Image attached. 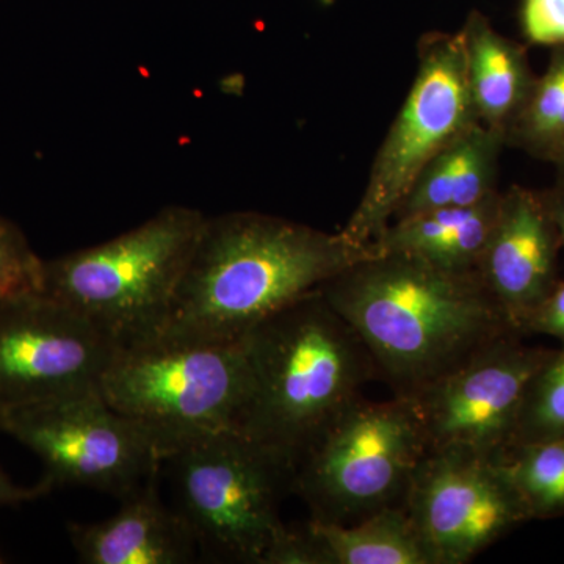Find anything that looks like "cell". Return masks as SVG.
Segmentation results:
<instances>
[{
	"mask_svg": "<svg viewBox=\"0 0 564 564\" xmlns=\"http://www.w3.org/2000/svg\"><path fill=\"white\" fill-rule=\"evenodd\" d=\"M174 510L209 562L262 564L284 532L282 500L293 494L291 463L237 430L193 440L163 459Z\"/></svg>",
	"mask_w": 564,
	"mask_h": 564,
	"instance_id": "obj_6",
	"label": "cell"
},
{
	"mask_svg": "<svg viewBox=\"0 0 564 564\" xmlns=\"http://www.w3.org/2000/svg\"><path fill=\"white\" fill-rule=\"evenodd\" d=\"M117 344L43 292L0 299V411L99 386Z\"/></svg>",
	"mask_w": 564,
	"mask_h": 564,
	"instance_id": "obj_12",
	"label": "cell"
},
{
	"mask_svg": "<svg viewBox=\"0 0 564 564\" xmlns=\"http://www.w3.org/2000/svg\"><path fill=\"white\" fill-rule=\"evenodd\" d=\"M503 144L502 133L474 122L422 170L392 221L423 212L477 206L491 198L499 192L497 172Z\"/></svg>",
	"mask_w": 564,
	"mask_h": 564,
	"instance_id": "obj_15",
	"label": "cell"
},
{
	"mask_svg": "<svg viewBox=\"0 0 564 564\" xmlns=\"http://www.w3.org/2000/svg\"><path fill=\"white\" fill-rule=\"evenodd\" d=\"M206 215L166 206L131 231L43 263V288L117 345L162 332Z\"/></svg>",
	"mask_w": 564,
	"mask_h": 564,
	"instance_id": "obj_4",
	"label": "cell"
},
{
	"mask_svg": "<svg viewBox=\"0 0 564 564\" xmlns=\"http://www.w3.org/2000/svg\"><path fill=\"white\" fill-rule=\"evenodd\" d=\"M552 352L510 334L408 399L426 452L464 451L499 462L511 447L527 389Z\"/></svg>",
	"mask_w": 564,
	"mask_h": 564,
	"instance_id": "obj_10",
	"label": "cell"
},
{
	"mask_svg": "<svg viewBox=\"0 0 564 564\" xmlns=\"http://www.w3.org/2000/svg\"><path fill=\"white\" fill-rule=\"evenodd\" d=\"M499 462L530 519L564 513V436L519 445Z\"/></svg>",
	"mask_w": 564,
	"mask_h": 564,
	"instance_id": "obj_20",
	"label": "cell"
},
{
	"mask_svg": "<svg viewBox=\"0 0 564 564\" xmlns=\"http://www.w3.org/2000/svg\"><path fill=\"white\" fill-rule=\"evenodd\" d=\"M560 166H562L563 172H564V161L562 163H560ZM563 185H564V182H563Z\"/></svg>",
	"mask_w": 564,
	"mask_h": 564,
	"instance_id": "obj_27",
	"label": "cell"
},
{
	"mask_svg": "<svg viewBox=\"0 0 564 564\" xmlns=\"http://www.w3.org/2000/svg\"><path fill=\"white\" fill-rule=\"evenodd\" d=\"M413 85L375 155L358 206L340 231L373 245L422 170L474 122L462 33H429L419 43Z\"/></svg>",
	"mask_w": 564,
	"mask_h": 564,
	"instance_id": "obj_8",
	"label": "cell"
},
{
	"mask_svg": "<svg viewBox=\"0 0 564 564\" xmlns=\"http://www.w3.org/2000/svg\"><path fill=\"white\" fill-rule=\"evenodd\" d=\"M99 392L144 430L162 458L181 445L237 430L250 393L242 340L176 343L162 337L117 345Z\"/></svg>",
	"mask_w": 564,
	"mask_h": 564,
	"instance_id": "obj_5",
	"label": "cell"
},
{
	"mask_svg": "<svg viewBox=\"0 0 564 564\" xmlns=\"http://www.w3.org/2000/svg\"><path fill=\"white\" fill-rule=\"evenodd\" d=\"M560 243L545 195L519 187L502 193L477 274L519 333L554 291Z\"/></svg>",
	"mask_w": 564,
	"mask_h": 564,
	"instance_id": "obj_13",
	"label": "cell"
},
{
	"mask_svg": "<svg viewBox=\"0 0 564 564\" xmlns=\"http://www.w3.org/2000/svg\"><path fill=\"white\" fill-rule=\"evenodd\" d=\"M0 563H2V560H0Z\"/></svg>",
	"mask_w": 564,
	"mask_h": 564,
	"instance_id": "obj_28",
	"label": "cell"
},
{
	"mask_svg": "<svg viewBox=\"0 0 564 564\" xmlns=\"http://www.w3.org/2000/svg\"><path fill=\"white\" fill-rule=\"evenodd\" d=\"M403 508L432 564H466L530 521L502 464L464 451L426 452Z\"/></svg>",
	"mask_w": 564,
	"mask_h": 564,
	"instance_id": "obj_11",
	"label": "cell"
},
{
	"mask_svg": "<svg viewBox=\"0 0 564 564\" xmlns=\"http://www.w3.org/2000/svg\"><path fill=\"white\" fill-rule=\"evenodd\" d=\"M323 299L361 337L378 380L411 399L510 334L499 304L474 273L378 251L325 282Z\"/></svg>",
	"mask_w": 564,
	"mask_h": 564,
	"instance_id": "obj_1",
	"label": "cell"
},
{
	"mask_svg": "<svg viewBox=\"0 0 564 564\" xmlns=\"http://www.w3.org/2000/svg\"><path fill=\"white\" fill-rule=\"evenodd\" d=\"M547 199L549 210H551L552 220L555 223L556 232L560 240L564 243V185L560 191L545 196Z\"/></svg>",
	"mask_w": 564,
	"mask_h": 564,
	"instance_id": "obj_26",
	"label": "cell"
},
{
	"mask_svg": "<svg viewBox=\"0 0 564 564\" xmlns=\"http://www.w3.org/2000/svg\"><path fill=\"white\" fill-rule=\"evenodd\" d=\"M505 143L556 165L564 161V46L556 47L543 76L534 77Z\"/></svg>",
	"mask_w": 564,
	"mask_h": 564,
	"instance_id": "obj_19",
	"label": "cell"
},
{
	"mask_svg": "<svg viewBox=\"0 0 564 564\" xmlns=\"http://www.w3.org/2000/svg\"><path fill=\"white\" fill-rule=\"evenodd\" d=\"M459 33L475 117L505 139L534 82L525 51L494 31L480 13L470 14Z\"/></svg>",
	"mask_w": 564,
	"mask_h": 564,
	"instance_id": "obj_17",
	"label": "cell"
},
{
	"mask_svg": "<svg viewBox=\"0 0 564 564\" xmlns=\"http://www.w3.org/2000/svg\"><path fill=\"white\" fill-rule=\"evenodd\" d=\"M425 454L410 400L377 403L361 395L295 464L293 494L307 505L311 519L352 524L403 505Z\"/></svg>",
	"mask_w": 564,
	"mask_h": 564,
	"instance_id": "obj_7",
	"label": "cell"
},
{
	"mask_svg": "<svg viewBox=\"0 0 564 564\" xmlns=\"http://www.w3.org/2000/svg\"><path fill=\"white\" fill-rule=\"evenodd\" d=\"M300 527L310 564H432L403 505L352 524L310 519Z\"/></svg>",
	"mask_w": 564,
	"mask_h": 564,
	"instance_id": "obj_18",
	"label": "cell"
},
{
	"mask_svg": "<svg viewBox=\"0 0 564 564\" xmlns=\"http://www.w3.org/2000/svg\"><path fill=\"white\" fill-rule=\"evenodd\" d=\"M375 245L258 212L206 217L155 337L231 344L369 258Z\"/></svg>",
	"mask_w": 564,
	"mask_h": 564,
	"instance_id": "obj_2",
	"label": "cell"
},
{
	"mask_svg": "<svg viewBox=\"0 0 564 564\" xmlns=\"http://www.w3.org/2000/svg\"><path fill=\"white\" fill-rule=\"evenodd\" d=\"M0 432L39 456L46 492L80 486L121 500L163 467L150 434L98 388L0 411Z\"/></svg>",
	"mask_w": 564,
	"mask_h": 564,
	"instance_id": "obj_9",
	"label": "cell"
},
{
	"mask_svg": "<svg viewBox=\"0 0 564 564\" xmlns=\"http://www.w3.org/2000/svg\"><path fill=\"white\" fill-rule=\"evenodd\" d=\"M522 333L545 334L564 344V282H556L554 291L530 315Z\"/></svg>",
	"mask_w": 564,
	"mask_h": 564,
	"instance_id": "obj_24",
	"label": "cell"
},
{
	"mask_svg": "<svg viewBox=\"0 0 564 564\" xmlns=\"http://www.w3.org/2000/svg\"><path fill=\"white\" fill-rule=\"evenodd\" d=\"M522 31L540 46H564V0H524Z\"/></svg>",
	"mask_w": 564,
	"mask_h": 564,
	"instance_id": "obj_23",
	"label": "cell"
},
{
	"mask_svg": "<svg viewBox=\"0 0 564 564\" xmlns=\"http://www.w3.org/2000/svg\"><path fill=\"white\" fill-rule=\"evenodd\" d=\"M250 393L237 432L291 463L377 380L361 337L321 291L245 334Z\"/></svg>",
	"mask_w": 564,
	"mask_h": 564,
	"instance_id": "obj_3",
	"label": "cell"
},
{
	"mask_svg": "<svg viewBox=\"0 0 564 564\" xmlns=\"http://www.w3.org/2000/svg\"><path fill=\"white\" fill-rule=\"evenodd\" d=\"M502 192L470 207L423 212L392 221L378 237V251L413 256L454 273L477 272L492 231Z\"/></svg>",
	"mask_w": 564,
	"mask_h": 564,
	"instance_id": "obj_16",
	"label": "cell"
},
{
	"mask_svg": "<svg viewBox=\"0 0 564 564\" xmlns=\"http://www.w3.org/2000/svg\"><path fill=\"white\" fill-rule=\"evenodd\" d=\"M564 436V347L534 375L522 402L511 441L519 445L543 443Z\"/></svg>",
	"mask_w": 564,
	"mask_h": 564,
	"instance_id": "obj_21",
	"label": "cell"
},
{
	"mask_svg": "<svg viewBox=\"0 0 564 564\" xmlns=\"http://www.w3.org/2000/svg\"><path fill=\"white\" fill-rule=\"evenodd\" d=\"M43 263L21 229L0 215V299L40 292Z\"/></svg>",
	"mask_w": 564,
	"mask_h": 564,
	"instance_id": "obj_22",
	"label": "cell"
},
{
	"mask_svg": "<svg viewBox=\"0 0 564 564\" xmlns=\"http://www.w3.org/2000/svg\"><path fill=\"white\" fill-rule=\"evenodd\" d=\"M43 486L40 484L35 488H21V486L14 485L13 481L3 474L0 469V507H7V505H18L22 502H29V500L36 499V497L46 496Z\"/></svg>",
	"mask_w": 564,
	"mask_h": 564,
	"instance_id": "obj_25",
	"label": "cell"
},
{
	"mask_svg": "<svg viewBox=\"0 0 564 564\" xmlns=\"http://www.w3.org/2000/svg\"><path fill=\"white\" fill-rule=\"evenodd\" d=\"M161 473L121 499L120 510L106 521L68 525L80 563L188 564L198 558L191 527L162 500Z\"/></svg>",
	"mask_w": 564,
	"mask_h": 564,
	"instance_id": "obj_14",
	"label": "cell"
}]
</instances>
